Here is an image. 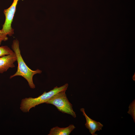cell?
Here are the masks:
<instances>
[{"label":"cell","mask_w":135,"mask_h":135,"mask_svg":"<svg viewBox=\"0 0 135 135\" xmlns=\"http://www.w3.org/2000/svg\"><path fill=\"white\" fill-rule=\"evenodd\" d=\"M12 47L16 56L18 66L16 72L11 76L10 78L16 76H22L26 80L31 88H35V86L33 82V76L36 74H41L42 71L38 69L35 70H32L26 65L21 55L19 42L18 40H15L13 41Z\"/></svg>","instance_id":"cell-1"},{"label":"cell","mask_w":135,"mask_h":135,"mask_svg":"<svg viewBox=\"0 0 135 135\" xmlns=\"http://www.w3.org/2000/svg\"><path fill=\"white\" fill-rule=\"evenodd\" d=\"M68 86V83L60 87L56 86L48 92H44L41 95L36 98H26L21 101L20 109L24 112H29L30 110L39 104L46 103L53 96L61 91L66 90Z\"/></svg>","instance_id":"cell-2"},{"label":"cell","mask_w":135,"mask_h":135,"mask_svg":"<svg viewBox=\"0 0 135 135\" xmlns=\"http://www.w3.org/2000/svg\"><path fill=\"white\" fill-rule=\"evenodd\" d=\"M66 90H64L56 93L45 103L52 104L59 111L70 114L75 118L76 112L74 110L72 105L67 97Z\"/></svg>","instance_id":"cell-3"},{"label":"cell","mask_w":135,"mask_h":135,"mask_svg":"<svg viewBox=\"0 0 135 135\" xmlns=\"http://www.w3.org/2000/svg\"><path fill=\"white\" fill-rule=\"evenodd\" d=\"M18 0H14L10 6L4 11L5 20L1 30L7 35L9 36H12L14 34V29L12 28L11 25Z\"/></svg>","instance_id":"cell-4"},{"label":"cell","mask_w":135,"mask_h":135,"mask_svg":"<svg viewBox=\"0 0 135 135\" xmlns=\"http://www.w3.org/2000/svg\"><path fill=\"white\" fill-rule=\"evenodd\" d=\"M16 60V56L14 52L0 57V74L6 72L10 68L14 67V63Z\"/></svg>","instance_id":"cell-5"},{"label":"cell","mask_w":135,"mask_h":135,"mask_svg":"<svg viewBox=\"0 0 135 135\" xmlns=\"http://www.w3.org/2000/svg\"><path fill=\"white\" fill-rule=\"evenodd\" d=\"M80 111L82 112L83 115L86 119V122L85 124L86 127L89 130L92 135H97L95 134V132L102 130L103 125L100 122H96L89 117L86 114L84 108H81Z\"/></svg>","instance_id":"cell-6"},{"label":"cell","mask_w":135,"mask_h":135,"mask_svg":"<svg viewBox=\"0 0 135 135\" xmlns=\"http://www.w3.org/2000/svg\"><path fill=\"white\" fill-rule=\"evenodd\" d=\"M76 128L72 124L66 128H61L58 126L51 128L48 135H69Z\"/></svg>","instance_id":"cell-7"},{"label":"cell","mask_w":135,"mask_h":135,"mask_svg":"<svg viewBox=\"0 0 135 135\" xmlns=\"http://www.w3.org/2000/svg\"><path fill=\"white\" fill-rule=\"evenodd\" d=\"M14 52L13 51L7 46H0V57L12 54Z\"/></svg>","instance_id":"cell-8"},{"label":"cell","mask_w":135,"mask_h":135,"mask_svg":"<svg viewBox=\"0 0 135 135\" xmlns=\"http://www.w3.org/2000/svg\"><path fill=\"white\" fill-rule=\"evenodd\" d=\"M128 113L132 116L135 122V100L130 104L129 111Z\"/></svg>","instance_id":"cell-9"},{"label":"cell","mask_w":135,"mask_h":135,"mask_svg":"<svg viewBox=\"0 0 135 135\" xmlns=\"http://www.w3.org/2000/svg\"><path fill=\"white\" fill-rule=\"evenodd\" d=\"M8 39L7 35L2 30H0V45L3 41H5Z\"/></svg>","instance_id":"cell-10"}]
</instances>
